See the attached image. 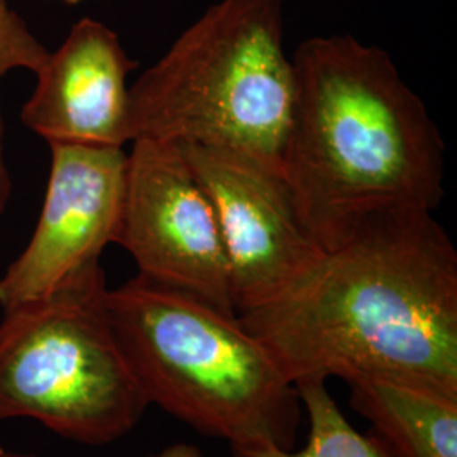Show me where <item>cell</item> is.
I'll use <instances>...</instances> for the list:
<instances>
[{
  "label": "cell",
  "mask_w": 457,
  "mask_h": 457,
  "mask_svg": "<svg viewBox=\"0 0 457 457\" xmlns=\"http://www.w3.org/2000/svg\"><path fill=\"white\" fill-rule=\"evenodd\" d=\"M237 317L295 386L368 376L457 398V249L432 212L371 217Z\"/></svg>",
  "instance_id": "6da1fadb"
},
{
  "label": "cell",
  "mask_w": 457,
  "mask_h": 457,
  "mask_svg": "<svg viewBox=\"0 0 457 457\" xmlns=\"http://www.w3.org/2000/svg\"><path fill=\"white\" fill-rule=\"evenodd\" d=\"M292 62L281 175L322 249L379 213L434 212L444 196V139L390 54L334 34L307 39Z\"/></svg>",
  "instance_id": "7a4b0ae2"
},
{
  "label": "cell",
  "mask_w": 457,
  "mask_h": 457,
  "mask_svg": "<svg viewBox=\"0 0 457 457\" xmlns=\"http://www.w3.org/2000/svg\"><path fill=\"white\" fill-rule=\"evenodd\" d=\"M105 311L149 405L230 445L294 449L303 405L236 313L136 275Z\"/></svg>",
  "instance_id": "3957f363"
},
{
  "label": "cell",
  "mask_w": 457,
  "mask_h": 457,
  "mask_svg": "<svg viewBox=\"0 0 457 457\" xmlns=\"http://www.w3.org/2000/svg\"><path fill=\"white\" fill-rule=\"evenodd\" d=\"M295 105L283 0H219L129 88V139L245 153L281 171Z\"/></svg>",
  "instance_id": "277c9868"
},
{
  "label": "cell",
  "mask_w": 457,
  "mask_h": 457,
  "mask_svg": "<svg viewBox=\"0 0 457 457\" xmlns=\"http://www.w3.org/2000/svg\"><path fill=\"white\" fill-rule=\"evenodd\" d=\"M100 262L4 309L0 422L29 419L83 445L128 436L149 407L105 311Z\"/></svg>",
  "instance_id": "5b68a950"
},
{
  "label": "cell",
  "mask_w": 457,
  "mask_h": 457,
  "mask_svg": "<svg viewBox=\"0 0 457 457\" xmlns=\"http://www.w3.org/2000/svg\"><path fill=\"white\" fill-rule=\"evenodd\" d=\"M114 245L131 254L137 275L236 313L212 202L177 143L132 141Z\"/></svg>",
  "instance_id": "8992f818"
},
{
  "label": "cell",
  "mask_w": 457,
  "mask_h": 457,
  "mask_svg": "<svg viewBox=\"0 0 457 457\" xmlns=\"http://www.w3.org/2000/svg\"><path fill=\"white\" fill-rule=\"evenodd\" d=\"M212 202L236 313L287 294L326 254L302 222L281 171L224 147L179 145Z\"/></svg>",
  "instance_id": "52a82bcc"
},
{
  "label": "cell",
  "mask_w": 457,
  "mask_h": 457,
  "mask_svg": "<svg viewBox=\"0 0 457 457\" xmlns=\"http://www.w3.org/2000/svg\"><path fill=\"white\" fill-rule=\"evenodd\" d=\"M48 187L31 241L0 277V309L51 294L115 243L126 192L124 147L49 145Z\"/></svg>",
  "instance_id": "ba28073f"
},
{
  "label": "cell",
  "mask_w": 457,
  "mask_h": 457,
  "mask_svg": "<svg viewBox=\"0 0 457 457\" xmlns=\"http://www.w3.org/2000/svg\"><path fill=\"white\" fill-rule=\"evenodd\" d=\"M136 63L104 22L83 17L36 73L22 124L48 145L124 147L129 139V73Z\"/></svg>",
  "instance_id": "9c48e42d"
},
{
  "label": "cell",
  "mask_w": 457,
  "mask_h": 457,
  "mask_svg": "<svg viewBox=\"0 0 457 457\" xmlns=\"http://www.w3.org/2000/svg\"><path fill=\"white\" fill-rule=\"evenodd\" d=\"M349 403L368 420L383 457H457V398L405 383L354 376Z\"/></svg>",
  "instance_id": "30bf717a"
},
{
  "label": "cell",
  "mask_w": 457,
  "mask_h": 457,
  "mask_svg": "<svg viewBox=\"0 0 457 457\" xmlns=\"http://www.w3.org/2000/svg\"><path fill=\"white\" fill-rule=\"evenodd\" d=\"M309 420V436L302 449L271 445H230V457H383L366 434L344 417L327 381L296 385Z\"/></svg>",
  "instance_id": "8fae6325"
},
{
  "label": "cell",
  "mask_w": 457,
  "mask_h": 457,
  "mask_svg": "<svg viewBox=\"0 0 457 457\" xmlns=\"http://www.w3.org/2000/svg\"><path fill=\"white\" fill-rule=\"evenodd\" d=\"M48 56V49L11 7L9 0H0V79L14 70H29L36 75Z\"/></svg>",
  "instance_id": "7c38bea8"
},
{
  "label": "cell",
  "mask_w": 457,
  "mask_h": 457,
  "mask_svg": "<svg viewBox=\"0 0 457 457\" xmlns=\"http://www.w3.org/2000/svg\"><path fill=\"white\" fill-rule=\"evenodd\" d=\"M4 134H5V124L2 115V102H0V213H4L7 202L12 192V183L9 177V170L5 164V151H4Z\"/></svg>",
  "instance_id": "4fadbf2b"
},
{
  "label": "cell",
  "mask_w": 457,
  "mask_h": 457,
  "mask_svg": "<svg viewBox=\"0 0 457 457\" xmlns=\"http://www.w3.org/2000/svg\"><path fill=\"white\" fill-rule=\"evenodd\" d=\"M149 457H204L202 451L188 442H175Z\"/></svg>",
  "instance_id": "5bb4252c"
},
{
  "label": "cell",
  "mask_w": 457,
  "mask_h": 457,
  "mask_svg": "<svg viewBox=\"0 0 457 457\" xmlns=\"http://www.w3.org/2000/svg\"><path fill=\"white\" fill-rule=\"evenodd\" d=\"M0 457H41L37 454H29V453H17V451H9L0 447Z\"/></svg>",
  "instance_id": "9a60e30c"
},
{
  "label": "cell",
  "mask_w": 457,
  "mask_h": 457,
  "mask_svg": "<svg viewBox=\"0 0 457 457\" xmlns=\"http://www.w3.org/2000/svg\"><path fill=\"white\" fill-rule=\"evenodd\" d=\"M60 2H65V4H70V5H75V4H80L83 0H60Z\"/></svg>",
  "instance_id": "2e32d148"
}]
</instances>
